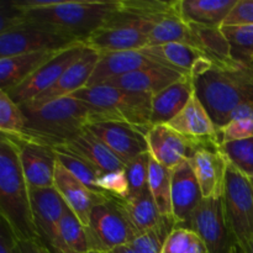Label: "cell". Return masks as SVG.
Listing matches in <instances>:
<instances>
[{"label": "cell", "mask_w": 253, "mask_h": 253, "mask_svg": "<svg viewBox=\"0 0 253 253\" xmlns=\"http://www.w3.org/2000/svg\"><path fill=\"white\" fill-rule=\"evenodd\" d=\"M25 22L48 27L85 43L120 7V0H15Z\"/></svg>", "instance_id": "6da1fadb"}, {"label": "cell", "mask_w": 253, "mask_h": 253, "mask_svg": "<svg viewBox=\"0 0 253 253\" xmlns=\"http://www.w3.org/2000/svg\"><path fill=\"white\" fill-rule=\"evenodd\" d=\"M20 108L26 118V130L21 140L53 148L68 143L89 124L106 121L96 109L71 95L35 109Z\"/></svg>", "instance_id": "7a4b0ae2"}, {"label": "cell", "mask_w": 253, "mask_h": 253, "mask_svg": "<svg viewBox=\"0 0 253 253\" xmlns=\"http://www.w3.org/2000/svg\"><path fill=\"white\" fill-rule=\"evenodd\" d=\"M0 217L17 241H40L19 147L4 136H0Z\"/></svg>", "instance_id": "3957f363"}, {"label": "cell", "mask_w": 253, "mask_h": 253, "mask_svg": "<svg viewBox=\"0 0 253 253\" xmlns=\"http://www.w3.org/2000/svg\"><path fill=\"white\" fill-rule=\"evenodd\" d=\"M194 84L198 98L219 130L230 123L235 109L253 103V67H212Z\"/></svg>", "instance_id": "277c9868"}, {"label": "cell", "mask_w": 253, "mask_h": 253, "mask_svg": "<svg viewBox=\"0 0 253 253\" xmlns=\"http://www.w3.org/2000/svg\"><path fill=\"white\" fill-rule=\"evenodd\" d=\"M71 96L89 104L105 116L106 121H121L140 128L147 135L151 124L152 95L101 85L83 88Z\"/></svg>", "instance_id": "5b68a950"}, {"label": "cell", "mask_w": 253, "mask_h": 253, "mask_svg": "<svg viewBox=\"0 0 253 253\" xmlns=\"http://www.w3.org/2000/svg\"><path fill=\"white\" fill-rule=\"evenodd\" d=\"M162 16H143L119 7L110 20L86 40L85 46L99 53L140 51L148 46L151 31Z\"/></svg>", "instance_id": "8992f818"}, {"label": "cell", "mask_w": 253, "mask_h": 253, "mask_svg": "<svg viewBox=\"0 0 253 253\" xmlns=\"http://www.w3.org/2000/svg\"><path fill=\"white\" fill-rule=\"evenodd\" d=\"M85 230L89 251L103 253L130 245L138 235L118 198L109 194L94 205Z\"/></svg>", "instance_id": "52a82bcc"}, {"label": "cell", "mask_w": 253, "mask_h": 253, "mask_svg": "<svg viewBox=\"0 0 253 253\" xmlns=\"http://www.w3.org/2000/svg\"><path fill=\"white\" fill-rule=\"evenodd\" d=\"M222 199L227 221L241 249L253 236V185L249 178L230 165Z\"/></svg>", "instance_id": "ba28073f"}, {"label": "cell", "mask_w": 253, "mask_h": 253, "mask_svg": "<svg viewBox=\"0 0 253 253\" xmlns=\"http://www.w3.org/2000/svg\"><path fill=\"white\" fill-rule=\"evenodd\" d=\"M188 229L204 244L207 253H234L239 249L225 214L224 199H203L193 212Z\"/></svg>", "instance_id": "9c48e42d"}, {"label": "cell", "mask_w": 253, "mask_h": 253, "mask_svg": "<svg viewBox=\"0 0 253 253\" xmlns=\"http://www.w3.org/2000/svg\"><path fill=\"white\" fill-rule=\"evenodd\" d=\"M79 43L84 42L48 27L22 21L14 29L0 32V58L30 52L62 51Z\"/></svg>", "instance_id": "30bf717a"}, {"label": "cell", "mask_w": 253, "mask_h": 253, "mask_svg": "<svg viewBox=\"0 0 253 253\" xmlns=\"http://www.w3.org/2000/svg\"><path fill=\"white\" fill-rule=\"evenodd\" d=\"M216 140L194 142L188 162L192 166L204 199L224 195L227 172L226 158L219 150Z\"/></svg>", "instance_id": "8fae6325"}, {"label": "cell", "mask_w": 253, "mask_h": 253, "mask_svg": "<svg viewBox=\"0 0 253 253\" xmlns=\"http://www.w3.org/2000/svg\"><path fill=\"white\" fill-rule=\"evenodd\" d=\"M86 51H88V47L85 46V43H79L63 49L57 53L53 58L49 59L47 63H44L41 68L37 69L20 85L6 93L17 105H24V104L34 100L36 96L51 88L58 81L59 77L74 62L78 61Z\"/></svg>", "instance_id": "7c38bea8"}, {"label": "cell", "mask_w": 253, "mask_h": 253, "mask_svg": "<svg viewBox=\"0 0 253 253\" xmlns=\"http://www.w3.org/2000/svg\"><path fill=\"white\" fill-rule=\"evenodd\" d=\"M85 128L125 165L142 153L148 152L146 133L126 123L95 121L89 124Z\"/></svg>", "instance_id": "4fadbf2b"}, {"label": "cell", "mask_w": 253, "mask_h": 253, "mask_svg": "<svg viewBox=\"0 0 253 253\" xmlns=\"http://www.w3.org/2000/svg\"><path fill=\"white\" fill-rule=\"evenodd\" d=\"M32 212L40 241L51 251H66L59 236L61 222L67 204L56 188L30 189Z\"/></svg>", "instance_id": "5bb4252c"}, {"label": "cell", "mask_w": 253, "mask_h": 253, "mask_svg": "<svg viewBox=\"0 0 253 253\" xmlns=\"http://www.w3.org/2000/svg\"><path fill=\"white\" fill-rule=\"evenodd\" d=\"M11 141L19 147L22 172L30 189L53 188L57 165L54 148L30 141Z\"/></svg>", "instance_id": "9a60e30c"}, {"label": "cell", "mask_w": 253, "mask_h": 253, "mask_svg": "<svg viewBox=\"0 0 253 253\" xmlns=\"http://www.w3.org/2000/svg\"><path fill=\"white\" fill-rule=\"evenodd\" d=\"M204 199L188 161L172 169V219L175 227L189 226L193 212Z\"/></svg>", "instance_id": "2e32d148"}, {"label": "cell", "mask_w": 253, "mask_h": 253, "mask_svg": "<svg viewBox=\"0 0 253 253\" xmlns=\"http://www.w3.org/2000/svg\"><path fill=\"white\" fill-rule=\"evenodd\" d=\"M100 53L94 49L89 48L88 51L81 57L77 62H74L61 77L58 81L44 90L43 93L40 94L39 96L34 99V100L29 101V103L20 105L22 108L27 109H35L39 106L44 105V104L49 103V101L57 100V99L66 98V96L72 95L76 91L81 90L85 86L86 82L90 78L91 73H93L94 68H95L96 63L99 61Z\"/></svg>", "instance_id": "e0dca14e"}, {"label": "cell", "mask_w": 253, "mask_h": 253, "mask_svg": "<svg viewBox=\"0 0 253 253\" xmlns=\"http://www.w3.org/2000/svg\"><path fill=\"white\" fill-rule=\"evenodd\" d=\"M151 157L168 169L188 161L194 142L173 130L167 124L155 125L146 135Z\"/></svg>", "instance_id": "ac0fdd59"}, {"label": "cell", "mask_w": 253, "mask_h": 253, "mask_svg": "<svg viewBox=\"0 0 253 253\" xmlns=\"http://www.w3.org/2000/svg\"><path fill=\"white\" fill-rule=\"evenodd\" d=\"M54 188L59 193L67 207L76 214L79 221L88 227L89 217L94 205L104 199L108 194L95 193L86 188L57 161L54 170Z\"/></svg>", "instance_id": "d6986e66"}, {"label": "cell", "mask_w": 253, "mask_h": 253, "mask_svg": "<svg viewBox=\"0 0 253 253\" xmlns=\"http://www.w3.org/2000/svg\"><path fill=\"white\" fill-rule=\"evenodd\" d=\"M161 66L140 51H120L100 53L99 61L84 88L101 85L118 77L146 67Z\"/></svg>", "instance_id": "ffe728a7"}, {"label": "cell", "mask_w": 253, "mask_h": 253, "mask_svg": "<svg viewBox=\"0 0 253 253\" xmlns=\"http://www.w3.org/2000/svg\"><path fill=\"white\" fill-rule=\"evenodd\" d=\"M167 125L193 142L219 141V128L215 126L197 93L193 94L187 105Z\"/></svg>", "instance_id": "44dd1931"}, {"label": "cell", "mask_w": 253, "mask_h": 253, "mask_svg": "<svg viewBox=\"0 0 253 253\" xmlns=\"http://www.w3.org/2000/svg\"><path fill=\"white\" fill-rule=\"evenodd\" d=\"M183 77H185V74L169 67L152 66L114 78L105 84L133 93L155 95L182 79Z\"/></svg>", "instance_id": "7402d4cb"}, {"label": "cell", "mask_w": 253, "mask_h": 253, "mask_svg": "<svg viewBox=\"0 0 253 253\" xmlns=\"http://www.w3.org/2000/svg\"><path fill=\"white\" fill-rule=\"evenodd\" d=\"M195 93L194 81L189 76L183 77L172 85L152 95L151 124L152 126L168 124L182 111Z\"/></svg>", "instance_id": "603a6c76"}, {"label": "cell", "mask_w": 253, "mask_h": 253, "mask_svg": "<svg viewBox=\"0 0 253 253\" xmlns=\"http://www.w3.org/2000/svg\"><path fill=\"white\" fill-rule=\"evenodd\" d=\"M237 0H175L177 15L187 24L221 27Z\"/></svg>", "instance_id": "cb8c5ba5"}, {"label": "cell", "mask_w": 253, "mask_h": 253, "mask_svg": "<svg viewBox=\"0 0 253 253\" xmlns=\"http://www.w3.org/2000/svg\"><path fill=\"white\" fill-rule=\"evenodd\" d=\"M63 51V49H62ZM61 51H40L0 58V90L10 91Z\"/></svg>", "instance_id": "d4e9b609"}, {"label": "cell", "mask_w": 253, "mask_h": 253, "mask_svg": "<svg viewBox=\"0 0 253 253\" xmlns=\"http://www.w3.org/2000/svg\"><path fill=\"white\" fill-rule=\"evenodd\" d=\"M140 52L152 58L161 66L169 67L185 76H189L190 78L197 69L198 64L203 59L207 58L195 47L190 44L178 43V42L157 44V46H146L140 49Z\"/></svg>", "instance_id": "484cf974"}, {"label": "cell", "mask_w": 253, "mask_h": 253, "mask_svg": "<svg viewBox=\"0 0 253 253\" xmlns=\"http://www.w3.org/2000/svg\"><path fill=\"white\" fill-rule=\"evenodd\" d=\"M194 36V44L212 64L219 68H234L241 64L237 63L232 57L231 46L221 27L203 26L189 24Z\"/></svg>", "instance_id": "4316f807"}, {"label": "cell", "mask_w": 253, "mask_h": 253, "mask_svg": "<svg viewBox=\"0 0 253 253\" xmlns=\"http://www.w3.org/2000/svg\"><path fill=\"white\" fill-rule=\"evenodd\" d=\"M76 152L84 160L98 168L101 173L125 169V163L121 162L101 141L91 135L86 128L72 138L68 143L62 145Z\"/></svg>", "instance_id": "83f0119b"}, {"label": "cell", "mask_w": 253, "mask_h": 253, "mask_svg": "<svg viewBox=\"0 0 253 253\" xmlns=\"http://www.w3.org/2000/svg\"><path fill=\"white\" fill-rule=\"evenodd\" d=\"M118 199L137 234L155 229L166 220V217L161 216L150 189L126 199Z\"/></svg>", "instance_id": "f1b7e54d"}, {"label": "cell", "mask_w": 253, "mask_h": 253, "mask_svg": "<svg viewBox=\"0 0 253 253\" xmlns=\"http://www.w3.org/2000/svg\"><path fill=\"white\" fill-rule=\"evenodd\" d=\"M172 42L190 44V46L194 44V36L189 24L183 21L177 15V11L166 14L158 19L148 37V46H157V44L172 43Z\"/></svg>", "instance_id": "f546056e"}, {"label": "cell", "mask_w": 253, "mask_h": 253, "mask_svg": "<svg viewBox=\"0 0 253 253\" xmlns=\"http://www.w3.org/2000/svg\"><path fill=\"white\" fill-rule=\"evenodd\" d=\"M148 189L152 194L161 216L172 219V170L151 158Z\"/></svg>", "instance_id": "4dcf8cb0"}, {"label": "cell", "mask_w": 253, "mask_h": 253, "mask_svg": "<svg viewBox=\"0 0 253 253\" xmlns=\"http://www.w3.org/2000/svg\"><path fill=\"white\" fill-rule=\"evenodd\" d=\"M54 152H56L57 161L71 174H73L77 179L81 180L86 188H89L93 192L101 193L96 188V180L103 174L98 168L94 167L91 163H89L88 161L84 160L83 157L77 155L76 152L71 151L66 146H58V147L54 148Z\"/></svg>", "instance_id": "1f68e13d"}, {"label": "cell", "mask_w": 253, "mask_h": 253, "mask_svg": "<svg viewBox=\"0 0 253 253\" xmlns=\"http://www.w3.org/2000/svg\"><path fill=\"white\" fill-rule=\"evenodd\" d=\"M26 130V118L9 94L0 90V132L10 140H21Z\"/></svg>", "instance_id": "d6a6232c"}, {"label": "cell", "mask_w": 253, "mask_h": 253, "mask_svg": "<svg viewBox=\"0 0 253 253\" xmlns=\"http://www.w3.org/2000/svg\"><path fill=\"white\" fill-rule=\"evenodd\" d=\"M59 236L66 251L73 253H88L89 244L85 226L79 221L73 211L66 208L59 222Z\"/></svg>", "instance_id": "836d02e7"}, {"label": "cell", "mask_w": 253, "mask_h": 253, "mask_svg": "<svg viewBox=\"0 0 253 253\" xmlns=\"http://www.w3.org/2000/svg\"><path fill=\"white\" fill-rule=\"evenodd\" d=\"M231 46L232 57L241 66L253 67V25L221 26Z\"/></svg>", "instance_id": "e575fe53"}, {"label": "cell", "mask_w": 253, "mask_h": 253, "mask_svg": "<svg viewBox=\"0 0 253 253\" xmlns=\"http://www.w3.org/2000/svg\"><path fill=\"white\" fill-rule=\"evenodd\" d=\"M220 152L227 163L239 170L249 179L253 178V137L246 140L222 142L219 145Z\"/></svg>", "instance_id": "d590c367"}, {"label": "cell", "mask_w": 253, "mask_h": 253, "mask_svg": "<svg viewBox=\"0 0 253 253\" xmlns=\"http://www.w3.org/2000/svg\"><path fill=\"white\" fill-rule=\"evenodd\" d=\"M174 227L173 219H166L160 226L138 234L128 246L136 253H162L166 239Z\"/></svg>", "instance_id": "8d00e7d4"}, {"label": "cell", "mask_w": 253, "mask_h": 253, "mask_svg": "<svg viewBox=\"0 0 253 253\" xmlns=\"http://www.w3.org/2000/svg\"><path fill=\"white\" fill-rule=\"evenodd\" d=\"M151 155L142 153L125 166V173L130 187V197L138 195L148 189V172H150Z\"/></svg>", "instance_id": "74e56055"}, {"label": "cell", "mask_w": 253, "mask_h": 253, "mask_svg": "<svg viewBox=\"0 0 253 253\" xmlns=\"http://www.w3.org/2000/svg\"><path fill=\"white\" fill-rule=\"evenodd\" d=\"M96 188L101 193L120 199H126L130 197V187H128L125 169L103 173L96 180Z\"/></svg>", "instance_id": "f35d334b"}, {"label": "cell", "mask_w": 253, "mask_h": 253, "mask_svg": "<svg viewBox=\"0 0 253 253\" xmlns=\"http://www.w3.org/2000/svg\"><path fill=\"white\" fill-rule=\"evenodd\" d=\"M198 239V235L187 227H174L166 239L162 253H184Z\"/></svg>", "instance_id": "ab89813d"}, {"label": "cell", "mask_w": 253, "mask_h": 253, "mask_svg": "<svg viewBox=\"0 0 253 253\" xmlns=\"http://www.w3.org/2000/svg\"><path fill=\"white\" fill-rule=\"evenodd\" d=\"M251 137H253V119L231 120L226 126L219 130L220 143L246 140Z\"/></svg>", "instance_id": "60d3db41"}, {"label": "cell", "mask_w": 253, "mask_h": 253, "mask_svg": "<svg viewBox=\"0 0 253 253\" xmlns=\"http://www.w3.org/2000/svg\"><path fill=\"white\" fill-rule=\"evenodd\" d=\"M253 25V0H237L222 26Z\"/></svg>", "instance_id": "b9f144b4"}, {"label": "cell", "mask_w": 253, "mask_h": 253, "mask_svg": "<svg viewBox=\"0 0 253 253\" xmlns=\"http://www.w3.org/2000/svg\"><path fill=\"white\" fill-rule=\"evenodd\" d=\"M0 253H20L17 240L9 224L0 217Z\"/></svg>", "instance_id": "7bdbcfd3"}, {"label": "cell", "mask_w": 253, "mask_h": 253, "mask_svg": "<svg viewBox=\"0 0 253 253\" xmlns=\"http://www.w3.org/2000/svg\"><path fill=\"white\" fill-rule=\"evenodd\" d=\"M20 253H52L41 241H17Z\"/></svg>", "instance_id": "ee69618b"}, {"label": "cell", "mask_w": 253, "mask_h": 253, "mask_svg": "<svg viewBox=\"0 0 253 253\" xmlns=\"http://www.w3.org/2000/svg\"><path fill=\"white\" fill-rule=\"evenodd\" d=\"M184 253H207V251H205L204 244L202 242V240L198 237Z\"/></svg>", "instance_id": "f6af8a7d"}, {"label": "cell", "mask_w": 253, "mask_h": 253, "mask_svg": "<svg viewBox=\"0 0 253 253\" xmlns=\"http://www.w3.org/2000/svg\"><path fill=\"white\" fill-rule=\"evenodd\" d=\"M105 253H136L133 251L132 249H131L128 245H126V246H120V247H116V249L111 250V251L109 252H105Z\"/></svg>", "instance_id": "bcb514c9"}, {"label": "cell", "mask_w": 253, "mask_h": 253, "mask_svg": "<svg viewBox=\"0 0 253 253\" xmlns=\"http://www.w3.org/2000/svg\"><path fill=\"white\" fill-rule=\"evenodd\" d=\"M239 250L241 253H253V236L251 237V240H250V241L245 245L244 247H241V249H239Z\"/></svg>", "instance_id": "7dc6e473"}, {"label": "cell", "mask_w": 253, "mask_h": 253, "mask_svg": "<svg viewBox=\"0 0 253 253\" xmlns=\"http://www.w3.org/2000/svg\"><path fill=\"white\" fill-rule=\"evenodd\" d=\"M52 253H73L71 251H61V250H57V251H52Z\"/></svg>", "instance_id": "c3c4849f"}, {"label": "cell", "mask_w": 253, "mask_h": 253, "mask_svg": "<svg viewBox=\"0 0 253 253\" xmlns=\"http://www.w3.org/2000/svg\"><path fill=\"white\" fill-rule=\"evenodd\" d=\"M88 253H103V252H98V251H89Z\"/></svg>", "instance_id": "681fc988"}, {"label": "cell", "mask_w": 253, "mask_h": 253, "mask_svg": "<svg viewBox=\"0 0 253 253\" xmlns=\"http://www.w3.org/2000/svg\"><path fill=\"white\" fill-rule=\"evenodd\" d=\"M234 253H239V249H237V250H236V251H235Z\"/></svg>", "instance_id": "f907efd6"}, {"label": "cell", "mask_w": 253, "mask_h": 253, "mask_svg": "<svg viewBox=\"0 0 253 253\" xmlns=\"http://www.w3.org/2000/svg\"><path fill=\"white\" fill-rule=\"evenodd\" d=\"M250 180H251V183H252V185H253V178H252V179H250Z\"/></svg>", "instance_id": "816d5d0a"}, {"label": "cell", "mask_w": 253, "mask_h": 253, "mask_svg": "<svg viewBox=\"0 0 253 253\" xmlns=\"http://www.w3.org/2000/svg\"><path fill=\"white\" fill-rule=\"evenodd\" d=\"M239 253H241V252H240V250H239Z\"/></svg>", "instance_id": "f5cc1de1"}, {"label": "cell", "mask_w": 253, "mask_h": 253, "mask_svg": "<svg viewBox=\"0 0 253 253\" xmlns=\"http://www.w3.org/2000/svg\"><path fill=\"white\" fill-rule=\"evenodd\" d=\"M19 252H20V250H19Z\"/></svg>", "instance_id": "db71d44e"}]
</instances>
